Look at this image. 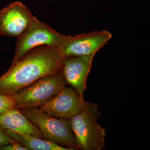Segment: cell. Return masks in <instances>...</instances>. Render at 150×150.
<instances>
[{"label": "cell", "mask_w": 150, "mask_h": 150, "mask_svg": "<svg viewBox=\"0 0 150 150\" xmlns=\"http://www.w3.org/2000/svg\"><path fill=\"white\" fill-rule=\"evenodd\" d=\"M15 141L16 140L7 134L5 130L0 127V147Z\"/></svg>", "instance_id": "obj_13"}, {"label": "cell", "mask_w": 150, "mask_h": 150, "mask_svg": "<svg viewBox=\"0 0 150 150\" xmlns=\"http://www.w3.org/2000/svg\"><path fill=\"white\" fill-rule=\"evenodd\" d=\"M112 36V34L106 30L93 31L75 36L64 35L57 48L64 57L96 54Z\"/></svg>", "instance_id": "obj_7"}, {"label": "cell", "mask_w": 150, "mask_h": 150, "mask_svg": "<svg viewBox=\"0 0 150 150\" xmlns=\"http://www.w3.org/2000/svg\"><path fill=\"white\" fill-rule=\"evenodd\" d=\"M101 114L85 111L70 119L79 150H102L105 146V129L97 122Z\"/></svg>", "instance_id": "obj_4"}, {"label": "cell", "mask_w": 150, "mask_h": 150, "mask_svg": "<svg viewBox=\"0 0 150 150\" xmlns=\"http://www.w3.org/2000/svg\"><path fill=\"white\" fill-rule=\"evenodd\" d=\"M64 59L56 47L33 48L0 77V93L13 95L42 77L61 72Z\"/></svg>", "instance_id": "obj_1"}, {"label": "cell", "mask_w": 150, "mask_h": 150, "mask_svg": "<svg viewBox=\"0 0 150 150\" xmlns=\"http://www.w3.org/2000/svg\"><path fill=\"white\" fill-rule=\"evenodd\" d=\"M0 127L4 130L43 139L36 126L20 110L16 108L0 113Z\"/></svg>", "instance_id": "obj_10"}, {"label": "cell", "mask_w": 150, "mask_h": 150, "mask_svg": "<svg viewBox=\"0 0 150 150\" xmlns=\"http://www.w3.org/2000/svg\"><path fill=\"white\" fill-rule=\"evenodd\" d=\"M0 150H27V149L21 144L16 141L0 147Z\"/></svg>", "instance_id": "obj_14"}, {"label": "cell", "mask_w": 150, "mask_h": 150, "mask_svg": "<svg viewBox=\"0 0 150 150\" xmlns=\"http://www.w3.org/2000/svg\"><path fill=\"white\" fill-rule=\"evenodd\" d=\"M95 54L64 57L62 73L67 85L81 96L83 97L87 89V80Z\"/></svg>", "instance_id": "obj_9"}, {"label": "cell", "mask_w": 150, "mask_h": 150, "mask_svg": "<svg viewBox=\"0 0 150 150\" xmlns=\"http://www.w3.org/2000/svg\"><path fill=\"white\" fill-rule=\"evenodd\" d=\"M58 118L69 119L85 111L101 114L98 106L87 102L71 86H65L50 101L39 107Z\"/></svg>", "instance_id": "obj_6"}, {"label": "cell", "mask_w": 150, "mask_h": 150, "mask_svg": "<svg viewBox=\"0 0 150 150\" xmlns=\"http://www.w3.org/2000/svg\"><path fill=\"white\" fill-rule=\"evenodd\" d=\"M14 108H15V102L13 96L0 93V113Z\"/></svg>", "instance_id": "obj_12"}, {"label": "cell", "mask_w": 150, "mask_h": 150, "mask_svg": "<svg viewBox=\"0 0 150 150\" xmlns=\"http://www.w3.org/2000/svg\"><path fill=\"white\" fill-rule=\"evenodd\" d=\"M5 131L12 139L21 144L27 150H70L43 138L21 134L10 130Z\"/></svg>", "instance_id": "obj_11"}, {"label": "cell", "mask_w": 150, "mask_h": 150, "mask_svg": "<svg viewBox=\"0 0 150 150\" xmlns=\"http://www.w3.org/2000/svg\"><path fill=\"white\" fill-rule=\"evenodd\" d=\"M64 36L35 17L26 30L17 38L15 54L11 66L15 64L33 48L41 46L57 47Z\"/></svg>", "instance_id": "obj_5"}, {"label": "cell", "mask_w": 150, "mask_h": 150, "mask_svg": "<svg viewBox=\"0 0 150 150\" xmlns=\"http://www.w3.org/2000/svg\"><path fill=\"white\" fill-rule=\"evenodd\" d=\"M67 85L62 72L42 77L17 92L13 96L18 110L40 107Z\"/></svg>", "instance_id": "obj_3"}, {"label": "cell", "mask_w": 150, "mask_h": 150, "mask_svg": "<svg viewBox=\"0 0 150 150\" xmlns=\"http://www.w3.org/2000/svg\"><path fill=\"white\" fill-rule=\"evenodd\" d=\"M35 16L20 1H15L0 11V35L18 38L24 32Z\"/></svg>", "instance_id": "obj_8"}, {"label": "cell", "mask_w": 150, "mask_h": 150, "mask_svg": "<svg viewBox=\"0 0 150 150\" xmlns=\"http://www.w3.org/2000/svg\"><path fill=\"white\" fill-rule=\"evenodd\" d=\"M20 110L36 126L43 139L70 150H79L70 120L56 117L39 107Z\"/></svg>", "instance_id": "obj_2"}]
</instances>
